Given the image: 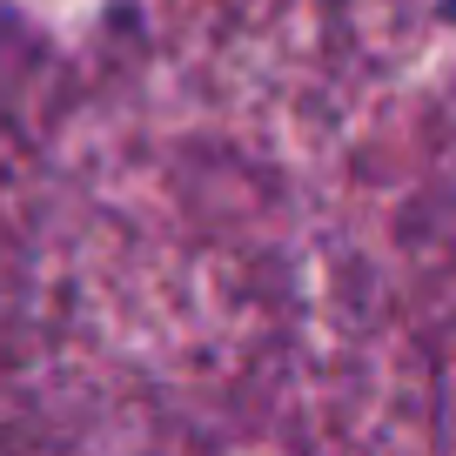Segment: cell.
<instances>
[{
	"label": "cell",
	"instance_id": "obj_1",
	"mask_svg": "<svg viewBox=\"0 0 456 456\" xmlns=\"http://www.w3.org/2000/svg\"><path fill=\"white\" fill-rule=\"evenodd\" d=\"M436 14H443V20H456V0H443V7H436Z\"/></svg>",
	"mask_w": 456,
	"mask_h": 456
}]
</instances>
